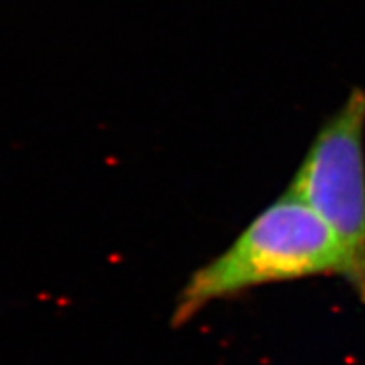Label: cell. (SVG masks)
<instances>
[{
  "label": "cell",
  "instance_id": "2",
  "mask_svg": "<svg viewBox=\"0 0 365 365\" xmlns=\"http://www.w3.org/2000/svg\"><path fill=\"white\" fill-rule=\"evenodd\" d=\"M365 91L354 88L309 145L289 185L340 240L350 287L365 301Z\"/></svg>",
  "mask_w": 365,
  "mask_h": 365
},
{
  "label": "cell",
  "instance_id": "1",
  "mask_svg": "<svg viewBox=\"0 0 365 365\" xmlns=\"http://www.w3.org/2000/svg\"><path fill=\"white\" fill-rule=\"evenodd\" d=\"M346 269V255L331 228L287 190L222 254L191 274L178 294L171 325H186L208 304L252 287L317 276L345 279Z\"/></svg>",
  "mask_w": 365,
  "mask_h": 365
}]
</instances>
